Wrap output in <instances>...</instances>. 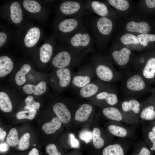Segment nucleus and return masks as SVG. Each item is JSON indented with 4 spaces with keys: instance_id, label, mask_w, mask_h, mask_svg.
I'll list each match as a JSON object with an SVG mask.
<instances>
[{
    "instance_id": "nucleus-11",
    "label": "nucleus",
    "mask_w": 155,
    "mask_h": 155,
    "mask_svg": "<svg viewBox=\"0 0 155 155\" xmlns=\"http://www.w3.org/2000/svg\"><path fill=\"white\" fill-rule=\"evenodd\" d=\"M84 23L83 18L68 17L59 22L57 28L60 32L67 34L69 37L77 30Z\"/></svg>"
},
{
    "instance_id": "nucleus-47",
    "label": "nucleus",
    "mask_w": 155,
    "mask_h": 155,
    "mask_svg": "<svg viewBox=\"0 0 155 155\" xmlns=\"http://www.w3.org/2000/svg\"><path fill=\"white\" fill-rule=\"evenodd\" d=\"M8 148L9 146L6 143H3L0 144V150L1 152L7 151L8 149Z\"/></svg>"
},
{
    "instance_id": "nucleus-46",
    "label": "nucleus",
    "mask_w": 155,
    "mask_h": 155,
    "mask_svg": "<svg viewBox=\"0 0 155 155\" xmlns=\"http://www.w3.org/2000/svg\"><path fill=\"white\" fill-rule=\"evenodd\" d=\"M148 7L153 9L155 7V0H146L145 1Z\"/></svg>"
},
{
    "instance_id": "nucleus-31",
    "label": "nucleus",
    "mask_w": 155,
    "mask_h": 155,
    "mask_svg": "<svg viewBox=\"0 0 155 155\" xmlns=\"http://www.w3.org/2000/svg\"><path fill=\"white\" fill-rule=\"evenodd\" d=\"M92 141L94 147L100 149L103 146L104 142L101 137V132L99 129L94 128L92 131Z\"/></svg>"
},
{
    "instance_id": "nucleus-50",
    "label": "nucleus",
    "mask_w": 155,
    "mask_h": 155,
    "mask_svg": "<svg viewBox=\"0 0 155 155\" xmlns=\"http://www.w3.org/2000/svg\"><path fill=\"white\" fill-rule=\"evenodd\" d=\"M28 155H39V152L37 149L34 148L29 152Z\"/></svg>"
},
{
    "instance_id": "nucleus-28",
    "label": "nucleus",
    "mask_w": 155,
    "mask_h": 155,
    "mask_svg": "<svg viewBox=\"0 0 155 155\" xmlns=\"http://www.w3.org/2000/svg\"><path fill=\"white\" fill-rule=\"evenodd\" d=\"M12 105L10 98L6 92H0V109L4 112L9 113L12 110Z\"/></svg>"
},
{
    "instance_id": "nucleus-25",
    "label": "nucleus",
    "mask_w": 155,
    "mask_h": 155,
    "mask_svg": "<svg viewBox=\"0 0 155 155\" xmlns=\"http://www.w3.org/2000/svg\"><path fill=\"white\" fill-rule=\"evenodd\" d=\"M102 112L105 116L112 120L120 121L123 118L122 115L120 110L114 106L105 107L103 109Z\"/></svg>"
},
{
    "instance_id": "nucleus-21",
    "label": "nucleus",
    "mask_w": 155,
    "mask_h": 155,
    "mask_svg": "<svg viewBox=\"0 0 155 155\" xmlns=\"http://www.w3.org/2000/svg\"><path fill=\"white\" fill-rule=\"evenodd\" d=\"M14 64L12 59L7 56L0 57V77H5L10 73L13 68Z\"/></svg>"
},
{
    "instance_id": "nucleus-17",
    "label": "nucleus",
    "mask_w": 155,
    "mask_h": 155,
    "mask_svg": "<svg viewBox=\"0 0 155 155\" xmlns=\"http://www.w3.org/2000/svg\"><path fill=\"white\" fill-rule=\"evenodd\" d=\"M93 107L91 104L84 103L80 105L75 111L74 119L79 122L87 120L92 113Z\"/></svg>"
},
{
    "instance_id": "nucleus-22",
    "label": "nucleus",
    "mask_w": 155,
    "mask_h": 155,
    "mask_svg": "<svg viewBox=\"0 0 155 155\" xmlns=\"http://www.w3.org/2000/svg\"><path fill=\"white\" fill-rule=\"evenodd\" d=\"M140 113V117L142 119L152 120L155 118V107L150 98L148 100Z\"/></svg>"
},
{
    "instance_id": "nucleus-6",
    "label": "nucleus",
    "mask_w": 155,
    "mask_h": 155,
    "mask_svg": "<svg viewBox=\"0 0 155 155\" xmlns=\"http://www.w3.org/2000/svg\"><path fill=\"white\" fill-rule=\"evenodd\" d=\"M86 59V55H79L68 47L57 53L52 60L54 69L76 67L81 65Z\"/></svg>"
},
{
    "instance_id": "nucleus-49",
    "label": "nucleus",
    "mask_w": 155,
    "mask_h": 155,
    "mask_svg": "<svg viewBox=\"0 0 155 155\" xmlns=\"http://www.w3.org/2000/svg\"><path fill=\"white\" fill-rule=\"evenodd\" d=\"M6 135V132L3 130L1 128H0V140L2 142L4 140Z\"/></svg>"
},
{
    "instance_id": "nucleus-18",
    "label": "nucleus",
    "mask_w": 155,
    "mask_h": 155,
    "mask_svg": "<svg viewBox=\"0 0 155 155\" xmlns=\"http://www.w3.org/2000/svg\"><path fill=\"white\" fill-rule=\"evenodd\" d=\"M40 32L37 27H33L27 31L24 38V42L25 46L31 48L35 45L40 39Z\"/></svg>"
},
{
    "instance_id": "nucleus-30",
    "label": "nucleus",
    "mask_w": 155,
    "mask_h": 155,
    "mask_svg": "<svg viewBox=\"0 0 155 155\" xmlns=\"http://www.w3.org/2000/svg\"><path fill=\"white\" fill-rule=\"evenodd\" d=\"M24 8L28 11L35 13L40 11L41 9L40 4L37 1L32 0H25L23 2Z\"/></svg>"
},
{
    "instance_id": "nucleus-1",
    "label": "nucleus",
    "mask_w": 155,
    "mask_h": 155,
    "mask_svg": "<svg viewBox=\"0 0 155 155\" xmlns=\"http://www.w3.org/2000/svg\"><path fill=\"white\" fill-rule=\"evenodd\" d=\"M92 54L90 62L93 66L96 78L109 84L121 80V75L113 67L110 58L94 53Z\"/></svg>"
},
{
    "instance_id": "nucleus-16",
    "label": "nucleus",
    "mask_w": 155,
    "mask_h": 155,
    "mask_svg": "<svg viewBox=\"0 0 155 155\" xmlns=\"http://www.w3.org/2000/svg\"><path fill=\"white\" fill-rule=\"evenodd\" d=\"M47 82L44 81L40 82L36 85L30 84L24 85L23 87L24 92L28 94H33L36 96H40L45 92L47 89Z\"/></svg>"
},
{
    "instance_id": "nucleus-5",
    "label": "nucleus",
    "mask_w": 155,
    "mask_h": 155,
    "mask_svg": "<svg viewBox=\"0 0 155 155\" xmlns=\"http://www.w3.org/2000/svg\"><path fill=\"white\" fill-rule=\"evenodd\" d=\"M74 73L71 67L53 69L49 81L55 93L59 94L70 87Z\"/></svg>"
},
{
    "instance_id": "nucleus-48",
    "label": "nucleus",
    "mask_w": 155,
    "mask_h": 155,
    "mask_svg": "<svg viewBox=\"0 0 155 155\" xmlns=\"http://www.w3.org/2000/svg\"><path fill=\"white\" fill-rule=\"evenodd\" d=\"M152 94V96L150 97L155 107V86L153 88H151L150 90Z\"/></svg>"
},
{
    "instance_id": "nucleus-33",
    "label": "nucleus",
    "mask_w": 155,
    "mask_h": 155,
    "mask_svg": "<svg viewBox=\"0 0 155 155\" xmlns=\"http://www.w3.org/2000/svg\"><path fill=\"white\" fill-rule=\"evenodd\" d=\"M6 141L11 146L14 147L19 142L18 133L16 129L12 128L9 131L7 138Z\"/></svg>"
},
{
    "instance_id": "nucleus-37",
    "label": "nucleus",
    "mask_w": 155,
    "mask_h": 155,
    "mask_svg": "<svg viewBox=\"0 0 155 155\" xmlns=\"http://www.w3.org/2000/svg\"><path fill=\"white\" fill-rule=\"evenodd\" d=\"M140 44L144 46H147L149 42L155 41V34H140L137 37Z\"/></svg>"
},
{
    "instance_id": "nucleus-26",
    "label": "nucleus",
    "mask_w": 155,
    "mask_h": 155,
    "mask_svg": "<svg viewBox=\"0 0 155 155\" xmlns=\"http://www.w3.org/2000/svg\"><path fill=\"white\" fill-rule=\"evenodd\" d=\"M53 48L52 46L46 43L41 46L39 50V58L42 63H48L51 60L53 55Z\"/></svg>"
},
{
    "instance_id": "nucleus-13",
    "label": "nucleus",
    "mask_w": 155,
    "mask_h": 155,
    "mask_svg": "<svg viewBox=\"0 0 155 155\" xmlns=\"http://www.w3.org/2000/svg\"><path fill=\"white\" fill-rule=\"evenodd\" d=\"M131 52L126 47H123L120 50H114L111 51V58L118 66L121 67L126 66L130 60Z\"/></svg>"
},
{
    "instance_id": "nucleus-24",
    "label": "nucleus",
    "mask_w": 155,
    "mask_h": 155,
    "mask_svg": "<svg viewBox=\"0 0 155 155\" xmlns=\"http://www.w3.org/2000/svg\"><path fill=\"white\" fill-rule=\"evenodd\" d=\"M31 67L28 64H24L16 73L15 76V81L18 86L23 85L26 82V75L30 72Z\"/></svg>"
},
{
    "instance_id": "nucleus-51",
    "label": "nucleus",
    "mask_w": 155,
    "mask_h": 155,
    "mask_svg": "<svg viewBox=\"0 0 155 155\" xmlns=\"http://www.w3.org/2000/svg\"><path fill=\"white\" fill-rule=\"evenodd\" d=\"M152 131L155 134V126H154L152 127Z\"/></svg>"
},
{
    "instance_id": "nucleus-19",
    "label": "nucleus",
    "mask_w": 155,
    "mask_h": 155,
    "mask_svg": "<svg viewBox=\"0 0 155 155\" xmlns=\"http://www.w3.org/2000/svg\"><path fill=\"white\" fill-rule=\"evenodd\" d=\"M129 97L122 102V110L125 113L132 112L135 114H138L141 110L140 102L134 97Z\"/></svg>"
},
{
    "instance_id": "nucleus-32",
    "label": "nucleus",
    "mask_w": 155,
    "mask_h": 155,
    "mask_svg": "<svg viewBox=\"0 0 155 155\" xmlns=\"http://www.w3.org/2000/svg\"><path fill=\"white\" fill-rule=\"evenodd\" d=\"M108 2L111 6L121 11H126L129 6V3L126 0H108Z\"/></svg>"
},
{
    "instance_id": "nucleus-8",
    "label": "nucleus",
    "mask_w": 155,
    "mask_h": 155,
    "mask_svg": "<svg viewBox=\"0 0 155 155\" xmlns=\"http://www.w3.org/2000/svg\"><path fill=\"white\" fill-rule=\"evenodd\" d=\"M95 77L94 69L90 62L81 66L74 73L71 87L76 90L80 89L90 83Z\"/></svg>"
},
{
    "instance_id": "nucleus-15",
    "label": "nucleus",
    "mask_w": 155,
    "mask_h": 155,
    "mask_svg": "<svg viewBox=\"0 0 155 155\" xmlns=\"http://www.w3.org/2000/svg\"><path fill=\"white\" fill-rule=\"evenodd\" d=\"M53 110L63 123H67L70 121L71 118V112L64 103L61 102H56L53 105Z\"/></svg>"
},
{
    "instance_id": "nucleus-34",
    "label": "nucleus",
    "mask_w": 155,
    "mask_h": 155,
    "mask_svg": "<svg viewBox=\"0 0 155 155\" xmlns=\"http://www.w3.org/2000/svg\"><path fill=\"white\" fill-rule=\"evenodd\" d=\"M110 132L115 136L119 137H124L127 134V130L121 127L115 125H111L108 127Z\"/></svg>"
},
{
    "instance_id": "nucleus-43",
    "label": "nucleus",
    "mask_w": 155,
    "mask_h": 155,
    "mask_svg": "<svg viewBox=\"0 0 155 155\" xmlns=\"http://www.w3.org/2000/svg\"><path fill=\"white\" fill-rule=\"evenodd\" d=\"M148 137L152 143V150L155 152V134L152 131H150L148 133Z\"/></svg>"
},
{
    "instance_id": "nucleus-44",
    "label": "nucleus",
    "mask_w": 155,
    "mask_h": 155,
    "mask_svg": "<svg viewBox=\"0 0 155 155\" xmlns=\"http://www.w3.org/2000/svg\"><path fill=\"white\" fill-rule=\"evenodd\" d=\"M135 155H151V152L147 147H144L141 148L138 154Z\"/></svg>"
},
{
    "instance_id": "nucleus-35",
    "label": "nucleus",
    "mask_w": 155,
    "mask_h": 155,
    "mask_svg": "<svg viewBox=\"0 0 155 155\" xmlns=\"http://www.w3.org/2000/svg\"><path fill=\"white\" fill-rule=\"evenodd\" d=\"M34 97L32 95H29L27 97L25 100L26 105L24 109L26 110L31 109L38 110L40 107V103L38 102H35L34 100Z\"/></svg>"
},
{
    "instance_id": "nucleus-4",
    "label": "nucleus",
    "mask_w": 155,
    "mask_h": 155,
    "mask_svg": "<svg viewBox=\"0 0 155 155\" xmlns=\"http://www.w3.org/2000/svg\"><path fill=\"white\" fill-rule=\"evenodd\" d=\"M148 84L137 72L129 75L123 80L122 89L126 96L134 97L144 94L151 89Z\"/></svg>"
},
{
    "instance_id": "nucleus-39",
    "label": "nucleus",
    "mask_w": 155,
    "mask_h": 155,
    "mask_svg": "<svg viewBox=\"0 0 155 155\" xmlns=\"http://www.w3.org/2000/svg\"><path fill=\"white\" fill-rule=\"evenodd\" d=\"M30 137V135L29 133H26L23 135L18 143V148L20 150H24L28 148Z\"/></svg>"
},
{
    "instance_id": "nucleus-41",
    "label": "nucleus",
    "mask_w": 155,
    "mask_h": 155,
    "mask_svg": "<svg viewBox=\"0 0 155 155\" xmlns=\"http://www.w3.org/2000/svg\"><path fill=\"white\" fill-rule=\"evenodd\" d=\"M46 151L49 155H61L58 151L56 146L53 144L47 145L46 147Z\"/></svg>"
},
{
    "instance_id": "nucleus-9",
    "label": "nucleus",
    "mask_w": 155,
    "mask_h": 155,
    "mask_svg": "<svg viewBox=\"0 0 155 155\" xmlns=\"http://www.w3.org/2000/svg\"><path fill=\"white\" fill-rule=\"evenodd\" d=\"M96 78L83 87L77 90V94L82 98H90L102 90L111 86Z\"/></svg>"
},
{
    "instance_id": "nucleus-7",
    "label": "nucleus",
    "mask_w": 155,
    "mask_h": 155,
    "mask_svg": "<svg viewBox=\"0 0 155 155\" xmlns=\"http://www.w3.org/2000/svg\"><path fill=\"white\" fill-rule=\"evenodd\" d=\"M59 9L63 15L69 17L83 18L90 12L86 7V1H66L61 4Z\"/></svg>"
},
{
    "instance_id": "nucleus-2",
    "label": "nucleus",
    "mask_w": 155,
    "mask_h": 155,
    "mask_svg": "<svg viewBox=\"0 0 155 155\" xmlns=\"http://www.w3.org/2000/svg\"><path fill=\"white\" fill-rule=\"evenodd\" d=\"M68 38V47L76 53L86 55L88 53H94L95 47L93 40L84 22Z\"/></svg>"
},
{
    "instance_id": "nucleus-38",
    "label": "nucleus",
    "mask_w": 155,
    "mask_h": 155,
    "mask_svg": "<svg viewBox=\"0 0 155 155\" xmlns=\"http://www.w3.org/2000/svg\"><path fill=\"white\" fill-rule=\"evenodd\" d=\"M120 40L122 43L125 45L137 44L140 43L137 37L130 33L126 34L123 35L121 37Z\"/></svg>"
},
{
    "instance_id": "nucleus-14",
    "label": "nucleus",
    "mask_w": 155,
    "mask_h": 155,
    "mask_svg": "<svg viewBox=\"0 0 155 155\" xmlns=\"http://www.w3.org/2000/svg\"><path fill=\"white\" fill-rule=\"evenodd\" d=\"M87 8L90 12H92L100 17H107L109 13L107 5L104 3L96 0L86 1Z\"/></svg>"
},
{
    "instance_id": "nucleus-10",
    "label": "nucleus",
    "mask_w": 155,
    "mask_h": 155,
    "mask_svg": "<svg viewBox=\"0 0 155 155\" xmlns=\"http://www.w3.org/2000/svg\"><path fill=\"white\" fill-rule=\"evenodd\" d=\"M117 94L116 89L112 85L89 99L98 103L113 106L118 103Z\"/></svg>"
},
{
    "instance_id": "nucleus-40",
    "label": "nucleus",
    "mask_w": 155,
    "mask_h": 155,
    "mask_svg": "<svg viewBox=\"0 0 155 155\" xmlns=\"http://www.w3.org/2000/svg\"><path fill=\"white\" fill-rule=\"evenodd\" d=\"M79 137L86 144H88L92 140V132L88 129H84L80 133Z\"/></svg>"
},
{
    "instance_id": "nucleus-27",
    "label": "nucleus",
    "mask_w": 155,
    "mask_h": 155,
    "mask_svg": "<svg viewBox=\"0 0 155 155\" xmlns=\"http://www.w3.org/2000/svg\"><path fill=\"white\" fill-rule=\"evenodd\" d=\"M61 125V122L57 117H55L50 122L44 124L42 126V129L46 134H50L59 129Z\"/></svg>"
},
{
    "instance_id": "nucleus-42",
    "label": "nucleus",
    "mask_w": 155,
    "mask_h": 155,
    "mask_svg": "<svg viewBox=\"0 0 155 155\" xmlns=\"http://www.w3.org/2000/svg\"><path fill=\"white\" fill-rule=\"evenodd\" d=\"M69 143L72 148H77L79 147L80 142L75 137L74 135L72 133L69 135Z\"/></svg>"
},
{
    "instance_id": "nucleus-3",
    "label": "nucleus",
    "mask_w": 155,
    "mask_h": 155,
    "mask_svg": "<svg viewBox=\"0 0 155 155\" xmlns=\"http://www.w3.org/2000/svg\"><path fill=\"white\" fill-rule=\"evenodd\" d=\"M84 23L92 35L95 45H99L101 36H108L113 30V22L108 17L93 16Z\"/></svg>"
},
{
    "instance_id": "nucleus-12",
    "label": "nucleus",
    "mask_w": 155,
    "mask_h": 155,
    "mask_svg": "<svg viewBox=\"0 0 155 155\" xmlns=\"http://www.w3.org/2000/svg\"><path fill=\"white\" fill-rule=\"evenodd\" d=\"M149 85L155 83V55H150L137 72Z\"/></svg>"
},
{
    "instance_id": "nucleus-23",
    "label": "nucleus",
    "mask_w": 155,
    "mask_h": 155,
    "mask_svg": "<svg viewBox=\"0 0 155 155\" xmlns=\"http://www.w3.org/2000/svg\"><path fill=\"white\" fill-rule=\"evenodd\" d=\"M10 18L15 24H19L22 19V11L19 3L17 1L13 2L10 7Z\"/></svg>"
},
{
    "instance_id": "nucleus-45",
    "label": "nucleus",
    "mask_w": 155,
    "mask_h": 155,
    "mask_svg": "<svg viewBox=\"0 0 155 155\" xmlns=\"http://www.w3.org/2000/svg\"><path fill=\"white\" fill-rule=\"evenodd\" d=\"M7 36L4 32H0V46H3L5 42L7 39Z\"/></svg>"
},
{
    "instance_id": "nucleus-36",
    "label": "nucleus",
    "mask_w": 155,
    "mask_h": 155,
    "mask_svg": "<svg viewBox=\"0 0 155 155\" xmlns=\"http://www.w3.org/2000/svg\"><path fill=\"white\" fill-rule=\"evenodd\" d=\"M36 113V110L34 109L24 110L18 112L16 114V117L18 119H27L32 120L34 118Z\"/></svg>"
},
{
    "instance_id": "nucleus-52",
    "label": "nucleus",
    "mask_w": 155,
    "mask_h": 155,
    "mask_svg": "<svg viewBox=\"0 0 155 155\" xmlns=\"http://www.w3.org/2000/svg\"></svg>"
},
{
    "instance_id": "nucleus-20",
    "label": "nucleus",
    "mask_w": 155,
    "mask_h": 155,
    "mask_svg": "<svg viewBox=\"0 0 155 155\" xmlns=\"http://www.w3.org/2000/svg\"><path fill=\"white\" fill-rule=\"evenodd\" d=\"M125 27L128 31L138 32L141 34H148L150 29L149 24L145 22H137L131 21L127 24Z\"/></svg>"
},
{
    "instance_id": "nucleus-29",
    "label": "nucleus",
    "mask_w": 155,
    "mask_h": 155,
    "mask_svg": "<svg viewBox=\"0 0 155 155\" xmlns=\"http://www.w3.org/2000/svg\"><path fill=\"white\" fill-rule=\"evenodd\" d=\"M102 155H124V151L119 144L109 145L105 147L102 152Z\"/></svg>"
}]
</instances>
